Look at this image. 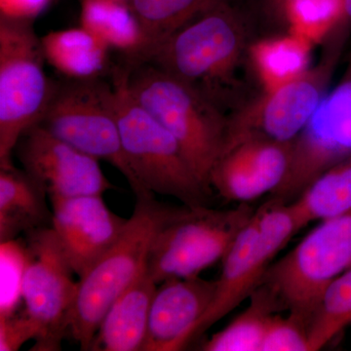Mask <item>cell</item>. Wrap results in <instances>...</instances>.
<instances>
[{"mask_svg":"<svg viewBox=\"0 0 351 351\" xmlns=\"http://www.w3.org/2000/svg\"><path fill=\"white\" fill-rule=\"evenodd\" d=\"M351 324V267L325 289L308 324L309 351L319 350Z\"/></svg>","mask_w":351,"mask_h":351,"instance_id":"25","label":"cell"},{"mask_svg":"<svg viewBox=\"0 0 351 351\" xmlns=\"http://www.w3.org/2000/svg\"><path fill=\"white\" fill-rule=\"evenodd\" d=\"M290 203L300 228L351 211V156L323 173Z\"/></svg>","mask_w":351,"mask_h":351,"instance_id":"23","label":"cell"},{"mask_svg":"<svg viewBox=\"0 0 351 351\" xmlns=\"http://www.w3.org/2000/svg\"><path fill=\"white\" fill-rule=\"evenodd\" d=\"M122 145L143 195L173 196L186 206L206 205L209 191L195 174L172 134L134 100L125 66L113 78Z\"/></svg>","mask_w":351,"mask_h":351,"instance_id":"4","label":"cell"},{"mask_svg":"<svg viewBox=\"0 0 351 351\" xmlns=\"http://www.w3.org/2000/svg\"><path fill=\"white\" fill-rule=\"evenodd\" d=\"M253 20L237 0L223 2L180 27L147 63L193 88L223 112H234L246 103L240 96L239 73L249 64Z\"/></svg>","mask_w":351,"mask_h":351,"instance_id":"1","label":"cell"},{"mask_svg":"<svg viewBox=\"0 0 351 351\" xmlns=\"http://www.w3.org/2000/svg\"><path fill=\"white\" fill-rule=\"evenodd\" d=\"M52 226L80 278L119 239L127 221L113 213L101 195L50 201Z\"/></svg>","mask_w":351,"mask_h":351,"instance_id":"15","label":"cell"},{"mask_svg":"<svg viewBox=\"0 0 351 351\" xmlns=\"http://www.w3.org/2000/svg\"><path fill=\"white\" fill-rule=\"evenodd\" d=\"M51 0H0V14L3 17L34 21L45 10Z\"/></svg>","mask_w":351,"mask_h":351,"instance_id":"30","label":"cell"},{"mask_svg":"<svg viewBox=\"0 0 351 351\" xmlns=\"http://www.w3.org/2000/svg\"><path fill=\"white\" fill-rule=\"evenodd\" d=\"M343 49L345 46L324 44L319 62L306 73L274 91L247 101L228 115L223 152L247 140L292 143L329 91Z\"/></svg>","mask_w":351,"mask_h":351,"instance_id":"10","label":"cell"},{"mask_svg":"<svg viewBox=\"0 0 351 351\" xmlns=\"http://www.w3.org/2000/svg\"><path fill=\"white\" fill-rule=\"evenodd\" d=\"M350 156L351 56L343 77L293 141L287 176L272 197L292 202L323 173Z\"/></svg>","mask_w":351,"mask_h":351,"instance_id":"12","label":"cell"},{"mask_svg":"<svg viewBox=\"0 0 351 351\" xmlns=\"http://www.w3.org/2000/svg\"><path fill=\"white\" fill-rule=\"evenodd\" d=\"M226 1L232 0H130L142 29L143 48L129 66L147 63L154 51L180 27Z\"/></svg>","mask_w":351,"mask_h":351,"instance_id":"21","label":"cell"},{"mask_svg":"<svg viewBox=\"0 0 351 351\" xmlns=\"http://www.w3.org/2000/svg\"><path fill=\"white\" fill-rule=\"evenodd\" d=\"M39 125L124 176L136 197L140 184L124 152L115 110L114 87L100 77L56 83Z\"/></svg>","mask_w":351,"mask_h":351,"instance_id":"9","label":"cell"},{"mask_svg":"<svg viewBox=\"0 0 351 351\" xmlns=\"http://www.w3.org/2000/svg\"><path fill=\"white\" fill-rule=\"evenodd\" d=\"M255 212L247 203L226 210L171 207L152 240L145 272L157 285L199 276L223 260Z\"/></svg>","mask_w":351,"mask_h":351,"instance_id":"5","label":"cell"},{"mask_svg":"<svg viewBox=\"0 0 351 351\" xmlns=\"http://www.w3.org/2000/svg\"><path fill=\"white\" fill-rule=\"evenodd\" d=\"M46 62L69 80L100 77L110 48L84 27L50 32L41 38Z\"/></svg>","mask_w":351,"mask_h":351,"instance_id":"20","label":"cell"},{"mask_svg":"<svg viewBox=\"0 0 351 351\" xmlns=\"http://www.w3.org/2000/svg\"><path fill=\"white\" fill-rule=\"evenodd\" d=\"M351 34V0H343L341 16L324 43H339L346 45Z\"/></svg>","mask_w":351,"mask_h":351,"instance_id":"31","label":"cell"},{"mask_svg":"<svg viewBox=\"0 0 351 351\" xmlns=\"http://www.w3.org/2000/svg\"><path fill=\"white\" fill-rule=\"evenodd\" d=\"M262 351H309L307 326L299 318L277 313L270 321Z\"/></svg>","mask_w":351,"mask_h":351,"instance_id":"28","label":"cell"},{"mask_svg":"<svg viewBox=\"0 0 351 351\" xmlns=\"http://www.w3.org/2000/svg\"><path fill=\"white\" fill-rule=\"evenodd\" d=\"M134 100L172 134L209 191L210 174L223 154L228 115L196 90L152 64L125 66Z\"/></svg>","mask_w":351,"mask_h":351,"instance_id":"2","label":"cell"},{"mask_svg":"<svg viewBox=\"0 0 351 351\" xmlns=\"http://www.w3.org/2000/svg\"><path fill=\"white\" fill-rule=\"evenodd\" d=\"M343 0H292L286 11L287 31L316 45L324 43L341 16Z\"/></svg>","mask_w":351,"mask_h":351,"instance_id":"26","label":"cell"},{"mask_svg":"<svg viewBox=\"0 0 351 351\" xmlns=\"http://www.w3.org/2000/svg\"><path fill=\"white\" fill-rule=\"evenodd\" d=\"M216 280L199 276L171 278L157 286L142 351H175L186 346L189 332L206 313Z\"/></svg>","mask_w":351,"mask_h":351,"instance_id":"16","label":"cell"},{"mask_svg":"<svg viewBox=\"0 0 351 351\" xmlns=\"http://www.w3.org/2000/svg\"><path fill=\"white\" fill-rule=\"evenodd\" d=\"M27 263L23 283L25 313L38 329L32 350L61 348L78 281L52 226L27 232Z\"/></svg>","mask_w":351,"mask_h":351,"instance_id":"11","label":"cell"},{"mask_svg":"<svg viewBox=\"0 0 351 351\" xmlns=\"http://www.w3.org/2000/svg\"><path fill=\"white\" fill-rule=\"evenodd\" d=\"M16 149L25 172L50 201L103 195L114 189L99 160L55 137L39 124L25 132Z\"/></svg>","mask_w":351,"mask_h":351,"instance_id":"13","label":"cell"},{"mask_svg":"<svg viewBox=\"0 0 351 351\" xmlns=\"http://www.w3.org/2000/svg\"><path fill=\"white\" fill-rule=\"evenodd\" d=\"M300 230L291 203L272 197L256 210L221 260L213 301L189 332L186 346L250 298L277 254Z\"/></svg>","mask_w":351,"mask_h":351,"instance_id":"8","label":"cell"},{"mask_svg":"<svg viewBox=\"0 0 351 351\" xmlns=\"http://www.w3.org/2000/svg\"><path fill=\"white\" fill-rule=\"evenodd\" d=\"M292 0H255L257 10L269 20L286 25V11Z\"/></svg>","mask_w":351,"mask_h":351,"instance_id":"32","label":"cell"},{"mask_svg":"<svg viewBox=\"0 0 351 351\" xmlns=\"http://www.w3.org/2000/svg\"><path fill=\"white\" fill-rule=\"evenodd\" d=\"M38 332L36 325L25 313L0 317V350H19L25 341L36 339Z\"/></svg>","mask_w":351,"mask_h":351,"instance_id":"29","label":"cell"},{"mask_svg":"<svg viewBox=\"0 0 351 351\" xmlns=\"http://www.w3.org/2000/svg\"><path fill=\"white\" fill-rule=\"evenodd\" d=\"M45 191L25 171L0 169V242L52 225Z\"/></svg>","mask_w":351,"mask_h":351,"instance_id":"18","label":"cell"},{"mask_svg":"<svg viewBox=\"0 0 351 351\" xmlns=\"http://www.w3.org/2000/svg\"><path fill=\"white\" fill-rule=\"evenodd\" d=\"M80 27L93 34L110 49L120 51L132 64L143 48L140 23L129 2L82 0Z\"/></svg>","mask_w":351,"mask_h":351,"instance_id":"22","label":"cell"},{"mask_svg":"<svg viewBox=\"0 0 351 351\" xmlns=\"http://www.w3.org/2000/svg\"><path fill=\"white\" fill-rule=\"evenodd\" d=\"M320 221L270 265L261 283L281 311L299 318L307 329L325 289L351 267V211Z\"/></svg>","mask_w":351,"mask_h":351,"instance_id":"7","label":"cell"},{"mask_svg":"<svg viewBox=\"0 0 351 351\" xmlns=\"http://www.w3.org/2000/svg\"><path fill=\"white\" fill-rule=\"evenodd\" d=\"M119 1L129 2L130 0H119Z\"/></svg>","mask_w":351,"mask_h":351,"instance_id":"33","label":"cell"},{"mask_svg":"<svg viewBox=\"0 0 351 351\" xmlns=\"http://www.w3.org/2000/svg\"><path fill=\"white\" fill-rule=\"evenodd\" d=\"M44 61L32 21L0 16V169L13 167L12 152L40 122L54 92Z\"/></svg>","mask_w":351,"mask_h":351,"instance_id":"6","label":"cell"},{"mask_svg":"<svg viewBox=\"0 0 351 351\" xmlns=\"http://www.w3.org/2000/svg\"><path fill=\"white\" fill-rule=\"evenodd\" d=\"M157 286L145 269L108 308L90 350L142 351Z\"/></svg>","mask_w":351,"mask_h":351,"instance_id":"17","label":"cell"},{"mask_svg":"<svg viewBox=\"0 0 351 351\" xmlns=\"http://www.w3.org/2000/svg\"><path fill=\"white\" fill-rule=\"evenodd\" d=\"M154 195L137 197L119 239L78 279L69 331L82 350H90L108 308L145 271L154 233L171 209Z\"/></svg>","mask_w":351,"mask_h":351,"instance_id":"3","label":"cell"},{"mask_svg":"<svg viewBox=\"0 0 351 351\" xmlns=\"http://www.w3.org/2000/svg\"><path fill=\"white\" fill-rule=\"evenodd\" d=\"M313 44L288 32L278 36L254 39L248 48L252 73L262 93L297 80L311 68Z\"/></svg>","mask_w":351,"mask_h":351,"instance_id":"19","label":"cell"},{"mask_svg":"<svg viewBox=\"0 0 351 351\" xmlns=\"http://www.w3.org/2000/svg\"><path fill=\"white\" fill-rule=\"evenodd\" d=\"M250 304L221 331L211 337L204 351H262L263 339L272 317L281 313L278 304L263 286L250 295Z\"/></svg>","mask_w":351,"mask_h":351,"instance_id":"24","label":"cell"},{"mask_svg":"<svg viewBox=\"0 0 351 351\" xmlns=\"http://www.w3.org/2000/svg\"><path fill=\"white\" fill-rule=\"evenodd\" d=\"M292 143L247 140L226 149L210 174V186L228 201L248 203L272 193L290 167Z\"/></svg>","mask_w":351,"mask_h":351,"instance_id":"14","label":"cell"},{"mask_svg":"<svg viewBox=\"0 0 351 351\" xmlns=\"http://www.w3.org/2000/svg\"><path fill=\"white\" fill-rule=\"evenodd\" d=\"M27 263V246L17 240L0 242V317L16 313L23 301L22 291Z\"/></svg>","mask_w":351,"mask_h":351,"instance_id":"27","label":"cell"}]
</instances>
